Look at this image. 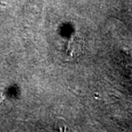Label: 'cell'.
Listing matches in <instances>:
<instances>
[{"mask_svg": "<svg viewBox=\"0 0 132 132\" xmlns=\"http://www.w3.org/2000/svg\"><path fill=\"white\" fill-rule=\"evenodd\" d=\"M4 100H5V96L4 93V89L0 87V105H2Z\"/></svg>", "mask_w": 132, "mask_h": 132, "instance_id": "cell-1", "label": "cell"}]
</instances>
